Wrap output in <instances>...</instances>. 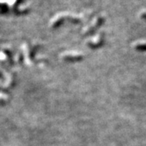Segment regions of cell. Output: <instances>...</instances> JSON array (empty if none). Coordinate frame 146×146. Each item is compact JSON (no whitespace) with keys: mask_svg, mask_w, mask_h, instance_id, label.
<instances>
[{"mask_svg":"<svg viewBox=\"0 0 146 146\" xmlns=\"http://www.w3.org/2000/svg\"><path fill=\"white\" fill-rule=\"evenodd\" d=\"M132 47L138 51H146V41H136L132 44Z\"/></svg>","mask_w":146,"mask_h":146,"instance_id":"6","label":"cell"},{"mask_svg":"<svg viewBox=\"0 0 146 146\" xmlns=\"http://www.w3.org/2000/svg\"><path fill=\"white\" fill-rule=\"evenodd\" d=\"M22 54L25 63L28 65H31L34 57V49L29 46L28 44H24L22 46Z\"/></svg>","mask_w":146,"mask_h":146,"instance_id":"2","label":"cell"},{"mask_svg":"<svg viewBox=\"0 0 146 146\" xmlns=\"http://www.w3.org/2000/svg\"><path fill=\"white\" fill-rule=\"evenodd\" d=\"M5 82L3 84V89H9L11 88H12L15 84V82H16V80H15V77L12 74H7L6 75V79L4 80Z\"/></svg>","mask_w":146,"mask_h":146,"instance_id":"5","label":"cell"},{"mask_svg":"<svg viewBox=\"0 0 146 146\" xmlns=\"http://www.w3.org/2000/svg\"><path fill=\"white\" fill-rule=\"evenodd\" d=\"M63 17H62V16H58V17H57L56 19H54V20L52 21L51 26H52V28H57V27L59 26V25L63 23Z\"/></svg>","mask_w":146,"mask_h":146,"instance_id":"7","label":"cell"},{"mask_svg":"<svg viewBox=\"0 0 146 146\" xmlns=\"http://www.w3.org/2000/svg\"><path fill=\"white\" fill-rule=\"evenodd\" d=\"M1 101H2V102H7V97L6 94H1Z\"/></svg>","mask_w":146,"mask_h":146,"instance_id":"8","label":"cell"},{"mask_svg":"<svg viewBox=\"0 0 146 146\" xmlns=\"http://www.w3.org/2000/svg\"><path fill=\"white\" fill-rule=\"evenodd\" d=\"M60 58L63 61L66 62H78L82 60L84 58L83 54L77 51H66L60 54Z\"/></svg>","mask_w":146,"mask_h":146,"instance_id":"1","label":"cell"},{"mask_svg":"<svg viewBox=\"0 0 146 146\" xmlns=\"http://www.w3.org/2000/svg\"><path fill=\"white\" fill-rule=\"evenodd\" d=\"M103 42H104V34L102 33H100L95 37L90 39L89 42H87V45L90 48L96 49V48L102 46Z\"/></svg>","mask_w":146,"mask_h":146,"instance_id":"3","label":"cell"},{"mask_svg":"<svg viewBox=\"0 0 146 146\" xmlns=\"http://www.w3.org/2000/svg\"><path fill=\"white\" fill-rule=\"evenodd\" d=\"M102 22H103V19L102 17H98L90 25L87 26L84 29L83 34H84V35H89V34L93 33L97 29H98L99 26H101V25L102 24Z\"/></svg>","mask_w":146,"mask_h":146,"instance_id":"4","label":"cell"}]
</instances>
